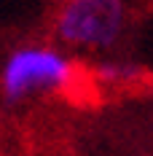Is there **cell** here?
I'll return each mask as SVG.
<instances>
[{
    "instance_id": "obj_1",
    "label": "cell",
    "mask_w": 153,
    "mask_h": 156,
    "mask_svg": "<svg viewBox=\"0 0 153 156\" xmlns=\"http://www.w3.org/2000/svg\"><path fill=\"white\" fill-rule=\"evenodd\" d=\"M75 73V59L64 51L43 43H24L8 51L0 67V97L8 108H16L24 100L70 89Z\"/></svg>"
},
{
    "instance_id": "obj_2",
    "label": "cell",
    "mask_w": 153,
    "mask_h": 156,
    "mask_svg": "<svg viewBox=\"0 0 153 156\" xmlns=\"http://www.w3.org/2000/svg\"><path fill=\"white\" fill-rule=\"evenodd\" d=\"M126 24L123 0H64L54 16V32L62 43L89 51H110Z\"/></svg>"
},
{
    "instance_id": "obj_3",
    "label": "cell",
    "mask_w": 153,
    "mask_h": 156,
    "mask_svg": "<svg viewBox=\"0 0 153 156\" xmlns=\"http://www.w3.org/2000/svg\"><path fill=\"white\" fill-rule=\"evenodd\" d=\"M145 76V70L137 62H121V59H107L94 67V78L105 86H129L137 83Z\"/></svg>"
},
{
    "instance_id": "obj_4",
    "label": "cell",
    "mask_w": 153,
    "mask_h": 156,
    "mask_svg": "<svg viewBox=\"0 0 153 156\" xmlns=\"http://www.w3.org/2000/svg\"><path fill=\"white\" fill-rule=\"evenodd\" d=\"M0 156H3V154H0Z\"/></svg>"
}]
</instances>
